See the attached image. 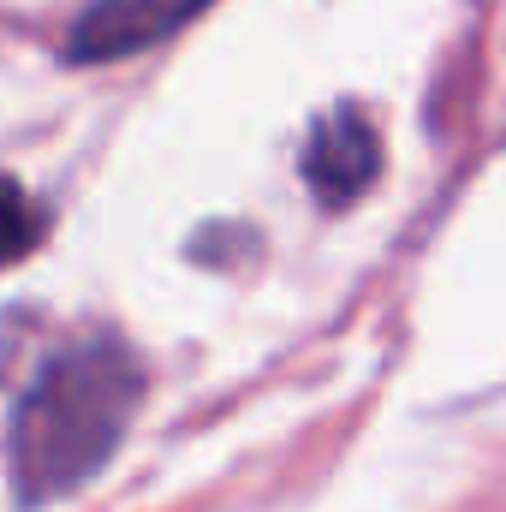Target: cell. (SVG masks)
Returning a JSON list of instances; mask_svg holds the SVG:
<instances>
[{"mask_svg": "<svg viewBox=\"0 0 506 512\" xmlns=\"http://www.w3.org/2000/svg\"><path fill=\"white\" fill-rule=\"evenodd\" d=\"M143 399V370L126 346H72L42 364L12 417V483L24 501L72 495L108 465L131 411Z\"/></svg>", "mask_w": 506, "mask_h": 512, "instance_id": "cell-1", "label": "cell"}, {"mask_svg": "<svg viewBox=\"0 0 506 512\" xmlns=\"http://www.w3.org/2000/svg\"><path fill=\"white\" fill-rule=\"evenodd\" d=\"M376 167H381V143H376V131H370L364 114L340 108V114H328L322 126L310 131L304 179H310V191H316L328 209H340V203L364 197V191H370V179H376Z\"/></svg>", "mask_w": 506, "mask_h": 512, "instance_id": "cell-2", "label": "cell"}, {"mask_svg": "<svg viewBox=\"0 0 506 512\" xmlns=\"http://www.w3.org/2000/svg\"><path fill=\"white\" fill-rule=\"evenodd\" d=\"M209 0H96L72 30V60H120L173 36Z\"/></svg>", "mask_w": 506, "mask_h": 512, "instance_id": "cell-3", "label": "cell"}, {"mask_svg": "<svg viewBox=\"0 0 506 512\" xmlns=\"http://www.w3.org/2000/svg\"><path fill=\"white\" fill-rule=\"evenodd\" d=\"M36 239H42V209L30 203V191H24L18 179L0 173V262L30 256Z\"/></svg>", "mask_w": 506, "mask_h": 512, "instance_id": "cell-4", "label": "cell"}]
</instances>
